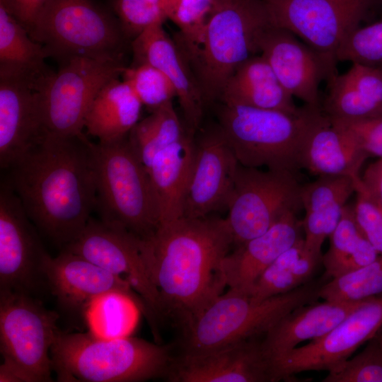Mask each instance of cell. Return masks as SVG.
<instances>
[{
  "label": "cell",
  "mask_w": 382,
  "mask_h": 382,
  "mask_svg": "<svg viewBox=\"0 0 382 382\" xmlns=\"http://www.w3.org/2000/svg\"><path fill=\"white\" fill-rule=\"evenodd\" d=\"M272 24L264 0H217L198 47L183 52L207 103L219 100L235 71L260 54Z\"/></svg>",
  "instance_id": "5"
},
{
  "label": "cell",
  "mask_w": 382,
  "mask_h": 382,
  "mask_svg": "<svg viewBox=\"0 0 382 382\" xmlns=\"http://www.w3.org/2000/svg\"><path fill=\"white\" fill-rule=\"evenodd\" d=\"M194 152V136L187 134L161 151L147 170L158 202L161 223L183 217Z\"/></svg>",
  "instance_id": "28"
},
{
  "label": "cell",
  "mask_w": 382,
  "mask_h": 382,
  "mask_svg": "<svg viewBox=\"0 0 382 382\" xmlns=\"http://www.w3.org/2000/svg\"><path fill=\"white\" fill-rule=\"evenodd\" d=\"M364 301H326L311 303L292 311L271 328L262 340L272 362L306 340L318 338L339 324Z\"/></svg>",
  "instance_id": "23"
},
{
  "label": "cell",
  "mask_w": 382,
  "mask_h": 382,
  "mask_svg": "<svg viewBox=\"0 0 382 382\" xmlns=\"http://www.w3.org/2000/svg\"><path fill=\"white\" fill-rule=\"evenodd\" d=\"M40 87L0 76V165L9 169L46 136Z\"/></svg>",
  "instance_id": "20"
},
{
  "label": "cell",
  "mask_w": 382,
  "mask_h": 382,
  "mask_svg": "<svg viewBox=\"0 0 382 382\" xmlns=\"http://www.w3.org/2000/svg\"><path fill=\"white\" fill-rule=\"evenodd\" d=\"M321 106L330 119L359 120L382 116V66L352 64L328 82Z\"/></svg>",
  "instance_id": "25"
},
{
  "label": "cell",
  "mask_w": 382,
  "mask_h": 382,
  "mask_svg": "<svg viewBox=\"0 0 382 382\" xmlns=\"http://www.w3.org/2000/svg\"><path fill=\"white\" fill-rule=\"evenodd\" d=\"M126 37L132 42L149 27L167 19L162 0H110Z\"/></svg>",
  "instance_id": "39"
},
{
  "label": "cell",
  "mask_w": 382,
  "mask_h": 382,
  "mask_svg": "<svg viewBox=\"0 0 382 382\" xmlns=\"http://www.w3.org/2000/svg\"><path fill=\"white\" fill-rule=\"evenodd\" d=\"M381 326L382 296L365 300L325 335L274 360V382L306 371H337L361 345L376 335Z\"/></svg>",
  "instance_id": "15"
},
{
  "label": "cell",
  "mask_w": 382,
  "mask_h": 382,
  "mask_svg": "<svg viewBox=\"0 0 382 382\" xmlns=\"http://www.w3.org/2000/svg\"><path fill=\"white\" fill-rule=\"evenodd\" d=\"M335 58L337 62L382 66V21L351 32L338 47Z\"/></svg>",
  "instance_id": "38"
},
{
  "label": "cell",
  "mask_w": 382,
  "mask_h": 382,
  "mask_svg": "<svg viewBox=\"0 0 382 382\" xmlns=\"http://www.w3.org/2000/svg\"><path fill=\"white\" fill-rule=\"evenodd\" d=\"M374 0H264L273 25L336 60L344 39L360 26Z\"/></svg>",
  "instance_id": "13"
},
{
  "label": "cell",
  "mask_w": 382,
  "mask_h": 382,
  "mask_svg": "<svg viewBox=\"0 0 382 382\" xmlns=\"http://www.w3.org/2000/svg\"><path fill=\"white\" fill-rule=\"evenodd\" d=\"M323 284V281L311 280L291 291L263 300L228 289L182 330L181 352H204L264 337L288 313L318 299Z\"/></svg>",
  "instance_id": "6"
},
{
  "label": "cell",
  "mask_w": 382,
  "mask_h": 382,
  "mask_svg": "<svg viewBox=\"0 0 382 382\" xmlns=\"http://www.w3.org/2000/svg\"><path fill=\"white\" fill-rule=\"evenodd\" d=\"M59 317L34 296L0 291V382L52 381L50 350Z\"/></svg>",
  "instance_id": "9"
},
{
  "label": "cell",
  "mask_w": 382,
  "mask_h": 382,
  "mask_svg": "<svg viewBox=\"0 0 382 382\" xmlns=\"http://www.w3.org/2000/svg\"><path fill=\"white\" fill-rule=\"evenodd\" d=\"M96 210L105 224L146 239L161 223L158 202L145 166L128 136L91 144Z\"/></svg>",
  "instance_id": "7"
},
{
  "label": "cell",
  "mask_w": 382,
  "mask_h": 382,
  "mask_svg": "<svg viewBox=\"0 0 382 382\" xmlns=\"http://www.w3.org/2000/svg\"><path fill=\"white\" fill-rule=\"evenodd\" d=\"M322 257L309 252L301 237L262 273L248 294L263 300L299 288L311 281Z\"/></svg>",
  "instance_id": "31"
},
{
  "label": "cell",
  "mask_w": 382,
  "mask_h": 382,
  "mask_svg": "<svg viewBox=\"0 0 382 382\" xmlns=\"http://www.w3.org/2000/svg\"><path fill=\"white\" fill-rule=\"evenodd\" d=\"M356 182V199L352 205L356 222L365 238L382 255V208Z\"/></svg>",
  "instance_id": "41"
},
{
  "label": "cell",
  "mask_w": 382,
  "mask_h": 382,
  "mask_svg": "<svg viewBox=\"0 0 382 382\" xmlns=\"http://www.w3.org/2000/svg\"><path fill=\"white\" fill-rule=\"evenodd\" d=\"M329 238V249L322 257L327 277L334 279L352 272L380 255L359 229L352 205L346 204L340 221Z\"/></svg>",
  "instance_id": "32"
},
{
  "label": "cell",
  "mask_w": 382,
  "mask_h": 382,
  "mask_svg": "<svg viewBox=\"0 0 382 382\" xmlns=\"http://www.w3.org/2000/svg\"><path fill=\"white\" fill-rule=\"evenodd\" d=\"M36 227L6 181L0 191V291L35 297L47 285L42 271L48 254Z\"/></svg>",
  "instance_id": "14"
},
{
  "label": "cell",
  "mask_w": 382,
  "mask_h": 382,
  "mask_svg": "<svg viewBox=\"0 0 382 382\" xmlns=\"http://www.w3.org/2000/svg\"></svg>",
  "instance_id": "46"
},
{
  "label": "cell",
  "mask_w": 382,
  "mask_h": 382,
  "mask_svg": "<svg viewBox=\"0 0 382 382\" xmlns=\"http://www.w3.org/2000/svg\"><path fill=\"white\" fill-rule=\"evenodd\" d=\"M121 76L143 106L151 111L176 98L175 88L168 77L151 64H132L125 67Z\"/></svg>",
  "instance_id": "37"
},
{
  "label": "cell",
  "mask_w": 382,
  "mask_h": 382,
  "mask_svg": "<svg viewBox=\"0 0 382 382\" xmlns=\"http://www.w3.org/2000/svg\"><path fill=\"white\" fill-rule=\"evenodd\" d=\"M30 36L59 64L74 57L124 59L131 43L113 12L94 0H49Z\"/></svg>",
  "instance_id": "8"
},
{
  "label": "cell",
  "mask_w": 382,
  "mask_h": 382,
  "mask_svg": "<svg viewBox=\"0 0 382 382\" xmlns=\"http://www.w3.org/2000/svg\"><path fill=\"white\" fill-rule=\"evenodd\" d=\"M92 141L82 134L46 135L8 170L6 180L38 231L62 248L96 209Z\"/></svg>",
  "instance_id": "2"
},
{
  "label": "cell",
  "mask_w": 382,
  "mask_h": 382,
  "mask_svg": "<svg viewBox=\"0 0 382 382\" xmlns=\"http://www.w3.org/2000/svg\"><path fill=\"white\" fill-rule=\"evenodd\" d=\"M62 249L77 254L126 280L144 302L156 342L163 322L159 293L147 271L142 240L127 231L90 218L81 233Z\"/></svg>",
  "instance_id": "12"
},
{
  "label": "cell",
  "mask_w": 382,
  "mask_h": 382,
  "mask_svg": "<svg viewBox=\"0 0 382 382\" xmlns=\"http://www.w3.org/2000/svg\"><path fill=\"white\" fill-rule=\"evenodd\" d=\"M360 184L382 208V158H378L368 166L361 176Z\"/></svg>",
  "instance_id": "44"
},
{
  "label": "cell",
  "mask_w": 382,
  "mask_h": 382,
  "mask_svg": "<svg viewBox=\"0 0 382 382\" xmlns=\"http://www.w3.org/2000/svg\"><path fill=\"white\" fill-rule=\"evenodd\" d=\"M382 293V255L357 270L323 283L318 297L326 301H359Z\"/></svg>",
  "instance_id": "35"
},
{
  "label": "cell",
  "mask_w": 382,
  "mask_h": 382,
  "mask_svg": "<svg viewBox=\"0 0 382 382\" xmlns=\"http://www.w3.org/2000/svg\"><path fill=\"white\" fill-rule=\"evenodd\" d=\"M49 0H0L1 6L30 35Z\"/></svg>",
  "instance_id": "43"
},
{
  "label": "cell",
  "mask_w": 382,
  "mask_h": 382,
  "mask_svg": "<svg viewBox=\"0 0 382 382\" xmlns=\"http://www.w3.org/2000/svg\"><path fill=\"white\" fill-rule=\"evenodd\" d=\"M368 156L352 136L331 124L328 117L309 136L301 168L318 177L347 176L357 180Z\"/></svg>",
  "instance_id": "26"
},
{
  "label": "cell",
  "mask_w": 382,
  "mask_h": 382,
  "mask_svg": "<svg viewBox=\"0 0 382 382\" xmlns=\"http://www.w3.org/2000/svg\"><path fill=\"white\" fill-rule=\"evenodd\" d=\"M357 180L347 176H318L301 185V201L305 210L302 228L304 245L309 252L323 256L322 245L340 221L348 199L356 191Z\"/></svg>",
  "instance_id": "24"
},
{
  "label": "cell",
  "mask_w": 382,
  "mask_h": 382,
  "mask_svg": "<svg viewBox=\"0 0 382 382\" xmlns=\"http://www.w3.org/2000/svg\"><path fill=\"white\" fill-rule=\"evenodd\" d=\"M143 105L124 81L114 79L94 99L84 128L98 142L109 143L128 136L140 120Z\"/></svg>",
  "instance_id": "29"
},
{
  "label": "cell",
  "mask_w": 382,
  "mask_h": 382,
  "mask_svg": "<svg viewBox=\"0 0 382 382\" xmlns=\"http://www.w3.org/2000/svg\"><path fill=\"white\" fill-rule=\"evenodd\" d=\"M260 54L293 97L306 105L321 106L319 86L336 74V61L325 56L291 31L273 25L263 33Z\"/></svg>",
  "instance_id": "17"
},
{
  "label": "cell",
  "mask_w": 382,
  "mask_h": 382,
  "mask_svg": "<svg viewBox=\"0 0 382 382\" xmlns=\"http://www.w3.org/2000/svg\"><path fill=\"white\" fill-rule=\"evenodd\" d=\"M238 165L218 126L195 139L183 216L202 218L226 209Z\"/></svg>",
  "instance_id": "18"
},
{
  "label": "cell",
  "mask_w": 382,
  "mask_h": 382,
  "mask_svg": "<svg viewBox=\"0 0 382 382\" xmlns=\"http://www.w3.org/2000/svg\"><path fill=\"white\" fill-rule=\"evenodd\" d=\"M140 309L130 296L106 294L94 301L86 315L93 334L106 338L127 336L134 329Z\"/></svg>",
  "instance_id": "34"
},
{
  "label": "cell",
  "mask_w": 382,
  "mask_h": 382,
  "mask_svg": "<svg viewBox=\"0 0 382 382\" xmlns=\"http://www.w3.org/2000/svg\"><path fill=\"white\" fill-rule=\"evenodd\" d=\"M331 124L347 132L369 156L382 158V116L359 119H330Z\"/></svg>",
  "instance_id": "42"
},
{
  "label": "cell",
  "mask_w": 382,
  "mask_h": 382,
  "mask_svg": "<svg viewBox=\"0 0 382 382\" xmlns=\"http://www.w3.org/2000/svg\"><path fill=\"white\" fill-rule=\"evenodd\" d=\"M45 47L0 6V76L23 79L40 87L54 72L45 62Z\"/></svg>",
  "instance_id": "30"
},
{
  "label": "cell",
  "mask_w": 382,
  "mask_h": 382,
  "mask_svg": "<svg viewBox=\"0 0 382 382\" xmlns=\"http://www.w3.org/2000/svg\"><path fill=\"white\" fill-rule=\"evenodd\" d=\"M132 64L146 63L161 70L173 84L185 127L194 136L199 128L207 103L200 87L176 42L166 33L163 24L149 27L132 40Z\"/></svg>",
  "instance_id": "21"
},
{
  "label": "cell",
  "mask_w": 382,
  "mask_h": 382,
  "mask_svg": "<svg viewBox=\"0 0 382 382\" xmlns=\"http://www.w3.org/2000/svg\"><path fill=\"white\" fill-rule=\"evenodd\" d=\"M42 271L47 289L60 309L73 318L86 320L94 301L111 292L130 296L146 314L143 301L126 280L77 254L64 249L54 257L47 254Z\"/></svg>",
  "instance_id": "16"
},
{
  "label": "cell",
  "mask_w": 382,
  "mask_h": 382,
  "mask_svg": "<svg viewBox=\"0 0 382 382\" xmlns=\"http://www.w3.org/2000/svg\"><path fill=\"white\" fill-rule=\"evenodd\" d=\"M141 240L163 321L183 330L226 287L220 266L233 240L225 218L183 216L160 223L151 236Z\"/></svg>",
  "instance_id": "1"
},
{
  "label": "cell",
  "mask_w": 382,
  "mask_h": 382,
  "mask_svg": "<svg viewBox=\"0 0 382 382\" xmlns=\"http://www.w3.org/2000/svg\"><path fill=\"white\" fill-rule=\"evenodd\" d=\"M378 337H379V340H380L381 345V347H382V335H380Z\"/></svg>",
  "instance_id": "45"
},
{
  "label": "cell",
  "mask_w": 382,
  "mask_h": 382,
  "mask_svg": "<svg viewBox=\"0 0 382 382\" xmlns=\"http://www.w3.org/2000/svg\"><path fill=\"white\" fill-rule=\"evenodd\" d=\"M124 59L74 57L59 64L40 88L46 135L62 137L83 134L88 112L100 90L118 79Z\"/></svg>",
  "instance_id": "10"
},
{
  "label": "cell",
  "mask_w": 382,
  "mask_h": 382,
  "mask_svg": "<svg viewBox=\"0 0 382 382\" xmlns=\"http://www.w3.org/2000/svg\"><path fill=\"white\" fill-rule=\"evenodd\" d=\"M166 380L172 382H274L262 340L249 339L220 348L175 354Z\"/></svg>",
  "instance_id": "19"
},
{
  "label": "cell",
  "mask_w": 382,
  "mask_h": 382,
  "mask_svg": "<svg viewBox=\"0 0 382 382\" xmlns=\"http://www.w3.org/2000/svg\"><path fill=\"white\" fill-rule=\"evenodd\" d=\"M219 100L224 103L287 112H296L300 108L260 54L250 57L235 71Z\"/></svg>",
  "instance_id": "27"
},
{
  "label": "cell",
  "mask_w": 382,
  "mask_h": 382,
  "mask_svg": "<svg viewBox=\"0 0 382 382\" xmlns=\"http://www.w3.org/2000/svg\"><path fill=\"white\" fill-rule=\"evenodd\" d=\"M218 119L241 165L296 173L309 136L328 117L321 106L306 104L287 112L222 103Z\"/></svg>",
  "instance_id": "4"
},
{
  "label": "cell",
  "mask_w": 382,
  "mask_h": 382,
  "mask_svg": "<svg viewBox=\"0 0 382 382\" xmlns=\"http://www.w3.org/2000/svg\"><path fill=\"white\" fill-rule=\"evenodd\" d=\"M217 0H162L167 19L180 30L176 42L183 52L198 47Z\"/></svg>",
  "instance_id": "36"
},
{
  "label": "cell",
  "mask_w": 382,
  "mask_h": 382,
  "mask_svg": "<svg viewBox=\"0 0 382 382\" xmlns=\"http://www.w3.org/2000/svg\"><path fill=\"white\" fill-rule=\"evenodd\" d=\"M302 222L289 212L265 232L235 246L221 263L228 289L248 294L262 273L301 236Z\"/></svg>",
  "instance_id": "22"
},
{
  "label": "cell",
  "mask_w": 382,
  "mask_h": 382,
  "mask_svg": "<svg viewBox=\"0 0 382 382\" xmlns=\"http://www.w3.org/2000/svg\"><path fill=\"white\" fill-rule=\"evenodd\" d=\"M323 382H382V347L378 336L369 340L355 357L340 369L330 372Z\"/></svg>",
  "instance_id": "40"
},
{
  "label": "cell",
  "mask_w": 382,
  "mask_h": 382,
  "mask_svg": "<svg viewBox=\"0 0 382 382\" xmlns=\"http://www.w3.org/2000/svg\"><path fill=\"white\" fill-rule=\"evenodd\" d=\"M189 134L181 122L173 102L151 111L128 134L129 141L146 170L155 156L166 147Z\"/></svg>",
  "instance_id": "33"
},
{
  "label": "cell",
  "mask_w": 382,
  "mask_h": 382,
  "mask_svg": "<svg viewBox=\"0 0 382 382\" xmlns=\"http://www.w3.org/2000/svg\"><path fill=\"white\" fill-rule=\"evenodd\" d=\"M174 345L128 335L57 332L50 350L53 371L63 382H140L166 379Z\"/></svg>",
  "instance_id": "3"
},
{
  "label": "cell",
  "mask_w": 382,
  "mask_h": 382,
  "mask_svg": "<svg viewBox=\"0 0 382 382\" xmlns=\"http://www.w3.org/2000/svg\"><path fill=\"white\" fill-rule=\"evenodd\" d=\"M296 173L260 170L239 163L225 220L233 245L265 232L289 212L302 208Z\"/></svg>",
  "instance_id": "11"
}]
</instances>
